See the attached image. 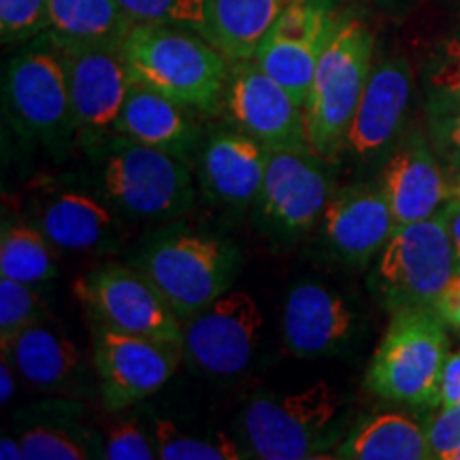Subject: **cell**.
Returning a JSON list of instances; mask_svg holds the SVG:
<instances>
[{
	"instance_id": "4fadbf2b",
	"label": "cell",
	"mask_w": 460,
	"mask_h": 460,
	"mask_svg": "<svg viewBox=\"0 0 460 460\" xmlns=\"http://www.w3.org/2000/svg\"><path fill=\"white\" fill-rule=\"evenodd\" d=\"M92 349L101 396L109 411H122L156 394L175 373L183 354L177 345L128 335L96 322H92Z\"/></svg>"
},
{
	"instance_id": "44dd1931",
	"label": "cell",
	"mask_w": 460,
	"mask_h": 460,
	"mask_svg": "<svg viewBox=\"0 0 460 460\" xmlns=\"http://www.w3.org/2000/svg\"><path fill=\"white\" fill-rule=\"evenodd\" d=\"M118 137L164 149L188 163L200 143V130L192 118V109L141 82H132L130 85L118 119Z\"/></svg>"
},
{
	"instance_id": "d590c367",
	"label": "cell",
	"mask_w": 460,
	"mask_h": 460,
	"mask_svg": "<svg viewBox=\"0 0 460 460\" xmlns=\"http://www.w3.org/2000/svg\"><path fill=\"white\" fill-rule=\"evenodd\" d=\"M430 141L435 152L446 160L452 169L460 171V111L429 119Z\"/></svg>"
},
{
	"instance_id": "484cf974",
	"label": "cell",
	"mask_w": 460,
	"mask_h": 460,
	"mask_svg": "<svg viewBox=\"0 0 460 460\" xmlns=\"http://www.w3.org/2000/svg\"><path fill=\"white\" fill-rule=\"evenodd\" d=\"M343 460H430L427 424L399 411L377 413L362 420L337 446Z\"/></svg>"
},
{
	"instance_id": "30bf717a",
	"label": "cell",
	"mask_w": 460,
	"mask_h": 460,
	"mask_svg": "<svg viewBox=\"0 0 460 460\" xmlns=\"http://www.w3.org/2000/svg\"><path fill=\"white\" fill-rule=\"evenodd\" d=\"M262 326L264 315L254 296L228 290L183 320V354L194 369L207 376H237L254 358Z\"/></svg>"
},
{
	"instance_id": "74e56055",
	"label": "cell",
	"mask_w": 460,
	"mask_h": 460,
	"mask_svg": "<svg viewBox=\"0 0 460 460\" xmlns=\"http://www.w3.org/2000/svg\"><path fill=\"white\" fill-rule=\"evenodd\" d=\"M456 402H460V352L447 354L439 393V407L456 405Z\"/></svg>"
},
{
	"instance_id": "ab89813d",
	"label": "cell",
	"mask_w": 460,
	"mask_h": 460,
	"mask_svg": "<svg viewBox=\"0 0 460 460\" xmlns=\"http://www.w3.org/2000/svg\"><path fill=\"white\" fill-rule=\"evenodd\" d=\"M15 373L13 362L9 360V356L3 354V362H0V401H3V405H7L15 394Z\"/></svg>"
},
{
	"instance_id": "8992f818",
	"label": "cell",
	"mask_w": 460,
	"mask_h": 460,
	"mask_svg": "<svg viewBox=\"0 0 460 460\" xmlns=\"http://www.w3.org/2000/svg\"><path fill=\"white\" fill-rule=\"evenodd\" d=\"M135 267L152 279L183 322L233 288L241 254L226 239L180 230L154 239Z\"/></svg>"
},
{
	"instance_id": "ffe728a7",
	"label": "cell",
	"mask_w": 460,
	"mask_h": 460,
	"mask_svg": "<svg viewBox=\"0 0 460 460\" xmlns=\"http://www.w3.org/2000/svg\"><path fill=\"white\" fill-rule=\"evenodd\" d=\"M269 149L243 130H217L200 146L199 177L211 200L243 207L261 197Z\"/></svg>"
},
{
	"instance_id": "8d00e7d4",
	"label": "cell",
	"mask_w": 460,
	"mask_h": 460,
	"mask_svg": "<svg viewBox=\"0 0 460 460\" xmlns=\"http://www.w3.org/2000/svg\"><path fill=\"white\" fill-rule=\"evenodd\" d=\"M433 309L447 326L460 331V271L447 281L441 295L433 303Z\"/></svg>"
},
{
	"instance_id": "4dcf8cb0",
	"label": "cell",
	"mask_w": 460,
	"mask_h": 460,
	"mask_svg": "<svg viewBox=\"0 0 460 460\" xmlns=\"http://www.w3.org/2000/svg\"><path fill=\"white\" fill-rule=\"evenodd\" d=\"M137 24H160L192 31L211 41L207 0H119Z\"/></svg>"
},
{
	"instance_id": "60d3db41",
	"label": "cell",
	"mask_w": 460,
	"mask_h": 460,
	"mask_svg": "<svg viewBox=\"0 0 460 460\" xmlns=\"http://www.w3.org/2000/svg\"><path fill=\"white\" fill-rule=\"evenodd\" d=\"M0 458L3 460H24L26 458V452H24V446H22L20 437H9L4 435L3 439H0Z\"/></svg>"
},
{
	"instance_id": "f546056e",
	"label": "cell",
	"mask_w": 460,
	"mask_h": 460,
	"mask_svg": "<svg viewBox=\"0 0 460 460\" xmlns=\"http://www.w3.org/2000/svg\"><path fill=\"white\" fill-rule=\"evenodd\" d=\"M152 437L160 460H241L252 458L250 452L230 439L228 435L216 433L200 437L188 433L169 418H154Z\"/></svg>"
},
{
	"instance_id": "6da1fadb",
	"label": "cell",
	"mask_w": 460,
	"mask_h": 460,
	"mask_svg": "<svg viewBox=\"0 0 460 460\" xmlns=\"http://www.w3.org/2000/svg\"><path fill=\"white\" fill-rule=\"evenodd\" d=\"M132 79L192 111L214 115L224 107L228 58L205 37L175 26L135 24L122 45Z\"/></svg>"
},
{
	"instance_id": "603a6c76",
	"label": "cell",
	"mask_w": 460,
	"mask_h": 460,
	"mask_svg": "<svg viewBox=\"0 0 460 460\" xmlns=\"http://www.w3.org/2000/svg\"><path fill=\"white\" fill-rule=\"evenodd\" d=\"M3 354L13 362L17 376L45 393L75 390L85 377V362L77 345L43 322L20 332Z\"/></svg>"
},
{
	"instance_id": "ba28073f",
	"label": "cell",
	"mask_w": 460,
	"mask_h": 460,
	"mask_svg": "<svg viewBox=\"0 0 460 460\" xmlns=\"http://www.w3.org/2000/svg\"><path fill=\"white\" fill-rule=\"evenodd\" d=\"M99 156L102 197L124 214L166 220L194 203L192 171L175 154L115 137Z\"/></svg>"
},
{
	"instance_id": "52a82bcc",
	"label": "cell",
	"mask_w": 460,
	"mask_h": 460,
	"mask_svg": "<svg viewBox=\"0 0 460 460\" xmlns=\"http://www.w3.org/2000/svg\"><path fill=\"white\" fill-rule=\"evenodd\" d=\"M4 102L15 128L51 152L62 154L77 137L65 51L48 34L11 58Z\"/></svg>"
},
{
	"instance_id": "d6986e66",
	"label": "cell",
	"mask_w": 460,
	"mask_h": 460,
	"mask_svg": "<svg viewBox=\"0 0 460 460\" xmlns=\"http://www.w3.org/2000/svg\"><path fill=\"white\" fill-rule=\"evenodd\" d=\"M358 315L348 298L320 284H296L281 315L286 348L298 358L332 356L352 341Z\"/></svg>"
},
{
	"instance_id": "277c9868",
	"label": "cell",
	"mask_w": 460,
	"mask_h": 460,
	"mask_svg": "<svg viewBox=\"0 0 460 460\" xmlns=\"http://www.w3.org/2000/svg\"><path fill=\"white\" fill-rule=\"evenodd\" d=\"M446 326L433 307L394 312L367 369V388L413 410L439 407L441 373L450 354Z\"/></svg>"
},
{
	"instance_id": "ee69618b",
	"label": "cell",
	"mask_w": 460,
	"mask_h": 460,
	"mask_svg": "<svg viewBox=\"0 0 460 460\" xmlns=\"http://www.w3.org/2000/svg\"><path fill=\"white\" fill-rule=\"evenodd\" d=\"M458 4H460V0H458Z\"/></svg>"
},
{
	"instance_id": "e575fe53",
	"label": "cell",
	"mask_w": 460,
	"mask_h": 460,
	"mask_svg": "<svg viewBox=\"0 0 460 460\" xmlns=\"http://www.w3.org/2000/svg\"><path fill=\"white\" fill-rule=\"evenodd\" d=\"M427 439L437 460H450L452 454L460 450V402L439 407L427 424Z\"/></svg>"
},
{
	"instance_id": "d4e9b609",
	"label": "cell",
	"mask_w": 460,
	"mask_h": 460,
	"mask_svg": "<svg viewBox=\"0 0 460 460\" xmlns=\"http://www.w3.org/2000/svg\"><path fill=\"white\" fill-rule=\"evenodd\" d=\"M135 24L119 0H49L45 34L60 48L122 49Z\"/></svg>"
},
{
	"instance_id": "5b68a950",
	"label": "cell",
	"mask_w": 460,
	"mask_h": 460,
	"mask_svg": "<svg viewBox=\"0 0 460 460\" xmlns=\"http://www.w3.org/2000/svg\"><path fill=\"white\" fill-rule=\"evenodd\" d=\"M456 252L444 216L396 226L373 264L369 288L390 314L433 307L447 281L458 273Z\"/></svg>"
},
{
	"instance_id": "83f0119b",
	"label": "cell",
	"mask_w": 460,
	"mask_h": 460,
	"mask_svg": "<svg viewBox=\"0 0 460 460\" xmlns=\"http://www.w3.org/2000/svg\"><path fill=\"white\" fill-rule=\"evenodd\" d=\"M54 247L37 224L4 222L0 233V278L31 286L48 284L58 275Z\"/></svg>"
},
{
	"instance_id": "7c38bea8",
	"label": "cell",
	"mask_w": 460,
	"mask_h": 460,
	"mask_svg": "<svg viewBox=\"0 0 460 460\" xmlns=\"http://www.w3.org/2000/svg\"><path fill=\"white\" fill-rule=\"evenodd\" d=\"M332 192L324 158L312 149H269L258 214L279 239H296L320 222Z\"/></svg>"
},
{
	"instance_id": "f35d334b",
	"label": "cell",
	"mask_w": 460,
	"mask_h": 460,
	"mask_svg": "<svg viewBox=\"0 0 460 460\" xmlns=\"http://www.w3.org/2000/svg\"><path fill=\"white\" fill-rule=\"evenodd\" d=\"M441 216H444V220H446L447 234H450V239H452L454 252H456V261L460 267V186H458V192L454 194V197L444 205Z\"/></svg>"
},
{
	"instance_id": "cb8c5ba5",
	"label": "cell",
	"mask_w": 460,
	"mask_h": 460,
	"mask_svg": "<svg viewBox=\"0 0 460 460\" xmlns=\"http://www.w3.org/2000/svg\"><path fill=\"white\" fill-rule=\"evenodd\" d=\"M73 402L34 407L22 411V446L28 460H88L102 458V441L79 422Z\"/></svg>"
},
{
	"instance_id": "7402d4cb",
	"label": "cell",
	"mask_w": 460,
	"mask_h": 460,
	"mask_svg": "<svg viewBox=\"0 0 460 460\" xmlns=\"http://www.w3.org/2000/svg\"><path fill=\"white\" fill-rule=\"evenodd\" d=\"M113 203L84 190H60L45 200L37 214V226L58 250L96 252L113 245L119 222Z\"/></svg>"
},
{
	"instance_id": "9a60e30c",
	"label": "cell",
	"mask_w": 460,
	"mask_h": 460,
	"mask_svg": "<svg viewBox=\"0 0 460 460\" xmlns=\"http://www.w3.org/2000/svg\"><path fill=\"white\" fill-rule=\"evenodd\" d=\"M224 107L239 130L267 149H312L303 107L252 60H230Z\"/></svg>"
},
{
	"instance_id": "9c48e42d",
	"label": "cell",
	"mask_w": 460,
	"mask_h": 460,
	"mask_svg": "<svg viewBox=\"0 0 460 460\" xmlns=\"http://www.w3.org/2000/svg\"><path fill=\"white\" fill-rule=\"evenodd\" d=\"M73 290L96 324L177 348L183 345L181 318L137 267L102 264L75 281Z\"/></svg>"
},
{
	"instance_id": "836d02e7",
	"label": "cell",
	"mask_w": 460,
	"mask_h": 460,
	"mask_svg": "<svg viewBox=\"0 0 460 460\" xmlns=\"http://www.w3.org/2000/svg\"><path fill=\"white\" fill-rule=\"evenodd\" d=\"M102 458L107 460H154L158 458L152 430L137 422H115L102 439Z\"/></svg>"
},
{
	"instance_id": "4316f807",
	"label": "cell",
	"mask_w": 460,
	"mask_h": 460,
	"mask_svg": "<svg viewBox=\"0 0 460 460\" xmlns=\"http://www.w3.org/2000/svg\"><path fill=\"white\" fill-rule=\"evenodd\" d=\"M286 0H207L211 43L228 60H252Z\"/></svg>"
},
{
	"instance_id": "3957f363",
	"label": "cell",
	"mask_w": 460,
	"mask_h": 460,
	"mask_svg": "<svg viewBox=\"0 0 460 460\" xmlns=\"http://www.w3.org/2000/svg\"><path fill=\"white\" fill-rule=\"evenodd\" d=\"M341 402L335 386L320 379L296 393H264L245 407L241 429L252 458H332L341 444Z\"/></svg>"
},
{
	"instance_id": "b9f144b4",
	"label": "cell",
	"mask_w": 460,
	"mask_h": 460,
	"mask_svg": "<svg viewBox=\"0 0 460 460\" xmlns=\"http://www.w3.org/2000/svg\"><path fill=\"white\" fill-rule=\"evenodd\" d=\"M339 3H379V4H390L394 0H339Z\"/></svg>"
},
{
	"instance_id": "7a4b0ae2",
	"label": "cell",
	"mask_w": 460,
	"mask_h": 460,
	"mask_svg": "<svg viewBox=\"0 0 460 460\" xmlns=\"http://www.w3.org/2000/svg\"><path fill=\"white\" fill-rule=\"evenodd\" d=\"M373 49L371 28L360 17L339 13L303 105L309 147L320 158L341 156L345 135L371 75Z\"/></svg>"
},
{
	"instance_id": "5bb4252c",
	"label": "cell",
	"mask_w": 460,
	"mask_h": 460,
	"mask_svg": "<svg viewBox=\"0 0 460 460\" xmlns=\"http://www.w3.org/2000/svg\"><path fill=\"white\" fill-rule=\"evenodd\" d=\"M337 0H286L254 60L305 105L315 66L337 22Z\"/></svg>"
},
{
	"instance_id": "ac0fdd59",
	"label": "cell",
	"mask_w": 460,
	"mask_h": 460,
	"mask_svg": "<svg viewBox=\"0 0 460 460\" xmlns=\"http://www.w3.org/2000/svg\"><path fill=\"white\" fill-rule=\"evenodd\" d=\"M396 226L433 217L444 209L458 188L450 186L435 147L424 132L410 130L388 154L379 177Z\"/></svg>"
},
{
	"instance_id": "e0dca14e",
	"label": "cell",
	"mask_w": 460,
	"mask_h": 460,
	"mask_svg": "<svg viewBox=\"0 0 460 460\" xmlns=\"http://www.w3.org/2000/svg\"><path fill=\"white\" fill-rule=\"evenodd\" d=\"M394 228V216L379 183L360 181L335 190L320 217L326 250L354 269L376 261Z\"/></svg>"
},
{
	"instance_id": "f1b7e54d",
	"label": "cell",
	"mask_w": 460,
	"mask_h": 460,
	"mask_svg": "<svg viewBox=\"0 0 460 460\" xmlns=\"http://www.w3.org/2000/svg\"><path fill=\"white\" fill-rule=\"evenodd\" d=\"M429 119L460 111V31L430 48L420 73Z\"/></svg>"
},
{
	"instance_id": "2e32d148",
	"label": "cell",
	"mask_w": 460,
	"mask_h": 460,
	"mask_svg": "<svg viewBox=\"0 0 460 460\" xmlns=\"http://www.w3.org/2000/svg\"><path fill=\"white\" fill-rule=\"evenodd\" d=\"M411 94L413 71L407 58H384L373 65L341 154L360 166L388 158L402 137Z\"/></svg>"
},
{
	"instance_id": "7bdbcfd3",
	"label": "cell",
	"mask_w": 460,
	"mask_h": 460,
	"mask_svg": "<svg viewBox=\"0 0 460 460\" xmlns=\"http://www.w3.org/2000/svg\"><path fill=\"white\" fill-rule=\"evenodd\" d=\"M450 460H460V450H456V452H454V454H452V456H450Z\"/></svg>"
},
{
	"instance_id": "1f68e13d",
	"label": "cell",
	"mask_w": 460,
	"mask_h": 460,
	"mask_svg": "<svg viewBox=\"0 0 460 460\" xmlns=\"http://www.w3.org/2000/svg\"><path fill=\"white\" fill-rule=\"evenodd\" d=\"M45 314L48 307L37 286L0 278V348L4 349L20 332L41 324Z\"/></svg>"
},
{
	"instance_id": "8fae6325",
	"label": "cell",
	"mask_w": 460,
	"mask_h": 460,
	"mask_svg": "<svg viewBox=\"0 0 460 460\" xmlns=\"http://www.w3.org/2000/svg\"><path fill=\"white\" fill-rule=\"evenodd\" d=\"M68 68L77 141L99 154L118 137V119L135 79L122 49L62 48Z\"/></svg>"
},
{
	"instance_id": "d6a6232c",
	"label": "cell",
	"mask_w": 460,
	"mask_h": 460,
	"mask_svg": "<svg viewBox=\"0 0 460 460\" xmlns=\"http://www.w3.org/2000/svg\"><path fill=\"white\" fill-rule=\"evenodd\" d=\"M49 28V0H0L3 43L39 39Z\"/></svg>"
}]
</instances>
